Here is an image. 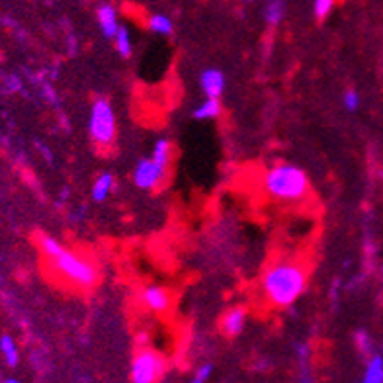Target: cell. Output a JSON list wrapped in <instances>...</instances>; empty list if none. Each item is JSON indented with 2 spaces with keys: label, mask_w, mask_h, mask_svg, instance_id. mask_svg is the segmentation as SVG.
Listing matches in <instances>:
<instances>
[{
  "label": "cell",
  "mask_w": 383,
  "mask_h": 383,
  "mask_svg": "<svg viewBox=\"0 0 383 383\" xmlns=\"http://www.w3.org/2000/svg\"><path fill=\"white\" fill-rule=\"evenodd\" d=\"M260 288L270 305L290 307L307 290V270L299 262H274L264 272Z\"/></svg>",
  "instance_id": "6da1fadb"
},
{
  "label": "cell",
  "mask_w": 383,
  "mask_h": 383,
  "mask_svg": "<svg viewBox=\"0 0 383 383\" xmlns=\"http://www.w3.org/2000/svg\"><path fill=\"white\" fill-rule=\"evenodd\" d=\"M262 188L266 196L281 204H301L311 192L305 170L290 162H278L264 172Z\"/></svg>",
  "instance_id": "7a4b0ae2"
},
{
  "label": "cell",
  "mask_w": 383,
  "mask_h": 383,
  "mask_svg": "<svg viewBox=\"0 0 383 383\" xmlns=\"http://www.w3.org/2000/svg\"><path fill=\"white\" fill-rule=\"evenodd\" d=\"M49 270L61 281L78 290H90L100 281V268L88 254L63 246L55 256L47 258Z\"/></svg>",
  "instance_id": "3957f363"
},
{
  "label": "cell",
  "mask_w": 383,
  "mask_h": 383,
  "mask_svg": "<svg viewBox=\"0 0 383 383\" xmlns=\"http://www.w3.org/2000/svg\"><path fill=\"white\" fill-rule=\"evenodd\" d=\"M88 133L90 139L98 149H108L112 147L116 135H118V120L113 106L108 98H96L90 108V118H88Z\"/></svg>",
  "instance_id": "277c9868"
},
{
  "label": "cell",
  "mask_w": 383,
  "mask_h": 383,
  "mask_svg": "<svg viewBox=\"0 0 383 383\" xmlns=\"http://www.w3.org/2000/svg\"><path fill=\"white\" fill-rule=\"evenodd\" d=\"M165 372H167L165 356L151 348H145V350H139L133 358L130 377L133 383H155L165 375Z\"/></svg>",
  "instance_id": "5b68a950"
},
{
  "label": "cell",
  "mask_w": 383,
  "mask_h": 383,
  "mask_svg": "<svg viewBox=\"0 0 383 383\" xmlns=\"http://www.w3.org/2000/svg\"><path fill=\"white\" fill-rule=\"evenodd\" d=\"M169 174V167L160 165L155 159H141L133 170V182L141 190H157Z\"/></svg>",
  "instance_id": "8992f818"
},
{
  "label": "cell",
  "mask_w": 383,
  "mask_h": 383,
  "mask_svg": "<svg viewBox=\"0 0 383 383\" xmlns=\"http://www.w3.org/2000/svg\"><path fill=\"white\" fill-rule=\"evenodd\" d=\"M139 301L143 307H147L153 313H167L172 305V298L165 288L160 286H147L139 293Z\"/></svg>",
  "instance_id": "52a82bcc"
},
{
  "label": "cell",
  "mask_w": 383,
  "mask_h": 383,
  "mask_svg": "<svg viewBox=\"0 0 383 383\" xmlns=\"http://www.w3.org/2000/svg\"><path fill=\"white\" fill-rule=\"evenodd\" d=\"M244 325H246V311L243 307H233L221 317L219 328H221L225 337L233 338L243 333Z\"/></svg>",
  "instance_id": "ba28073f"
},
{
  "label": "cell",
  "mask_w": 383,
  "mask_h": 383,
  "mask_svg": "<svg viewBox=\"0 0 383 383\" xmlns=\"http://www.w3.org/2000/svg\"><path fill=\"white\" fill-rule=\"evenodd\" d=\"M225 75L219 69H207L200 76V86L202 92L206 94L207 98H221V94L225 92Z\"/></svg>",
  "instance_id": "9c48e42d"
},
{
  "label": "cell",
  "mask_w": 383,
  "mask_h": 383,
  "mask_svg": "<svg viewBox=\"0 0 383 383\" xmlns=\"http://www.w3.org/2000/svg\"><path fill=\"white\" fill-rule=\"evenodd\" d=\"M96 18H98V26L102 29V34L108 39H113L116 32L120 28V20H118V10L112 4L104 2L96 10Z\"/></svg>",
  "instance_id": "30bf717a"
},
{
  "label": "cell",
  "mask_w": 383,
  "mask_h": 383,
  "mask_svg": "<svg viewBox=\"0 0 383 383\" xmlns=\"http://www.w3.org/2000/svg\"><path fill=\"white\" fill-rule=\"evenodd\" d=\"M0 354L4 358V362L10 368H16L20 362V350L16 340L10 337V335H2L0 337Z\"/></svg>",
  "instance_id": "8fae6325"
},
{
  "label": "cell",
  "mask_w": 383,
  "mask_h": 383,
  "mask_svg": "<svg viewBox=\"0 0 383 383\" xmlns=\"http://www.w3.org/2000/svg\"><path fill=\"white\" fill-rule=\"evenodd\" d=\"M113 190V176L110 172H104L94 180L92 184V200L94 202H106L108 196L112 194Z\"/></svg>",
  "instance_id": "7c38bea8"
},
{
  "label": "cell",
  "mask_w": 383,
  "mask_h": 383,
  "mask_svg": "<svg viewBox=\"0 0 383 383\" xmlns=\"http://www.w3.org/2000/svg\"><path fill=\"white\" fill-rule=\"evenodd\" d=\"M221 102H219V98H206L204 102L197 106L196 110L192 112V116L196 118V120H215V118H219L221 116Z\"/></svg>",
  "instance_id": "4fadbf2b"
},
{
  "label": "cell",
  "mask_w": 383,
  "mask_h": 383,
  "mask_svg": "<svg viewBox=\"0 0 383 383\" xmlns=\"http://www.w3.org/2000/svg\"><path fill=\"white\" fill-rule=\"evenodd\" d=\"M286 16V4L284 0H266L264 4V20L268 26H278Z\"/></svg>",
  "instance_id": "5bb4252c"
},
{
  "label": "cell",
  "mask_w": 383,
  "mask_h": 383,
  "mask_svg": "<svg viewBox=\"0 0 383 383\" xmlns=\"http://www.w3.org/2000/svg\"><path fill=\"white\" fill-rule=\"evenodd\" d=\"M147 26L153 34H159V36H170L174 32L172 20L165 14H151L149 20H147Z\"/></svg>",
  "instance_id": "9a60e30c"
},
{
  "label": "cell",
  "mask_w": 383,
  "mask_h": 383,
  "mask_svg": "<svg viewBox=\"0 0 383 383\" xmlns=\"http://www.w3.org/2000/svg\"><path fill=\"white\" fill-rule=\"evenodd\" d=\"M113 43H116V49H118V53L122 57H131L133 53V43H131V34L130 29L120 26L118 32H116V36H113Z\"/></svg>",
  "instance_id": "2e32d148"
},
{
  "label": "cell",
  "mask_w": 383,
  "mask_h": 383,
  "mask_svg": "<svg viewBox=\"0 0 383 383\" xmlns=\"http://www.w3.org/2000/svg\"><path fill=\"white\" fill-rule=\"evenodd\" d=\"M151 159H155L165 167H170V160H172V143L169 139H159L155 143V149Z\"/></svg>",
  "instance_id": "e0dca14e"
},
{
  "label": "cell",
  "mask_w": 383,
  "mask_h": 383,
  "mask_svg": "<svg viewBox=\"0 0 383 383\" xmlns=\"http://www.w3.org/2000/svg\"><path fill=\"white\" fill-rule=\"evenodd\" d=\"M365 383H382L383 382V358L382 356H374L370 362H368V368H365L364 374Z\"/></svg>",
  "instance_id": "ac0fdd59"
},
{
  "label": "cell",
  "mask_w": 383,
  "mask_h": 383,
  "mask_svg": "<svg viewBox=\"0 0 383 383\" xmlns=\"http://www.w3.org/2000/svg\"><path fill=\"white\" fill-rule=\"evenodd\" d=\"M337 0H313V14L317 20H325L333 12Z\"/></svg>",
  "instance_id": "d6986e66"
},
{
  "label": "cell",
  "mask_w": 383,
  "mask_h": 383,
  "mask_svg": "<svg viewBox=\"0 0 383 383\" xmlns=\"http://www.w3.org/2000/svg\"><path fill=\"white\" fill-rule=\"evenodd\" d=\"M342 102H344L346 110L356 112V110H358V106H360V96H358L354 90H348V92L344 94V98H342Z\"/></svg>",
  "instance_id": "ffe728a7"
},
{
  "label": "cell",
  "mask_w": 383,
  "mask_h": 383,
  "mask_svg": "<svg viewBox=\"0 0 383 383\" xmlns=\"http://www.w3.org/2000/svg\"><path fill=\"white\" fill-rule=\"evenodd\" d=\"M211 374H214V365H211V364L200 365V368H197L196 375H194V382H196V383L207 382V379L211 377Z\"/></svg>",
  "instance_id": "44dd1931"
},
{
  "label": "cell",
  "mask_w": 383,
  "mask_h": 383,
  "mask_svg": "<svg viewBox=\"0 0 383 383\" xmlns=\"http://www.w3.org/2000/svg\"><path fill=\"white\" fill-rule=\"evenodd\" d=\"M6 86H8L10 92H18L22 88V83H20L18 76H6Z\"/></svg>",
  "instance_id": "7402d4cb"
},
{
  "label": "cell",
  "mask_w": 383,
  "mask_h": 383,
  "mask_svg": "<svg viewBox=\"0 0 383 383\" xmlns=\"http://www.w3.org/2000/svg\"><path fill=\"white\" fill-rule=\"evenodd\" d=\"M243 2H254V0H243Z\"/></svg>",
  "instance_id": "603a6c76"
}]
</instances>
